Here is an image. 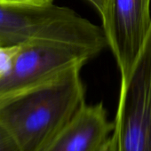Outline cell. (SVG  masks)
I'll return each instance as SVG.
<instances>
[{"mask_svg":"<svg viewBox=\"0 0 151 151\" xmlns=\"http://www.w3.org/2000/svg\"><path fill=\"white\" fill-rule=\"evenodd\" d=\"M20 46H0V78L10 71Z\"/></svg>","mask_w":151,"mask_h":151,"instance_id":"cell-7","label":"cell"},{"mask_svg":"<svg viewBox=\"0 0 151 151\" xmlns=\"http://www.w3.org/2000/svg\"><path fill=\"white\" fill-rule=\"evenodd\" d=\"M112 135L116 151H151V29L130 72L121 78Z\"/></svg>","mask_w":151,"mask_h":151,"instance_id":"cell-4","label":"cell"},{"mask_svg":"<svg viewBox=\"0 0 151 151\" xmlns=\"http://www.w3.org/2000/svg\"><path fill=\"white\" fill-rule=\"evenodd\" d=\"M1 4L14 6H45L52 3V0H0Z\"/></svg>","mask_w":151,"mask_h":151,"instance_id":"cell-9","label":"cell"},{"mask_svg":"<svg viewBox=\"0 0 151 151\" xmlns=\"http://www.w3.org/2000/svg\"><path fill=\"white\" fill-rule=\"evenodd\" d=\"M114 123L102 102L85 103L59 134L48 151H97L109 139Z\"/></svg>","mask_w":151,"mask_h":151,"instance_id":"cell-6","label":"cell"},{"mask_svg":"<svg viewBox=\"0 0 151 151\" xmlns=\"http://www.w3.org/2000/svg\"><path fill=\"white\" fill-rule=\"evenodd\" d=\"M0 151H22L12 133L0 124Z\"/></svg>","mask_w":151,"mask_h":151,"instance_id":"cell-8","label":"cell"},{"mask_svg":"<svg viewBox=\"0 0 151 151\" xmlns=\"http://www.w3.org/2000/svg\"><path fill=\"white\" fill-rule=\"evenodd\" d=\"M98 53L86 46L36 41L20 46L10 71L0 78V109L15 98L83 67Z\"/></svg>","mask_w":151,"mask_h":151,"instance_id":"cell-3","label":"cell"},{"mask_svg":"<svg viewBox=\"0 0 151 151\" xmlns=\"http://www.w3.org/2000/svg\"><path fill=\"white\" fill-rule=\"evenodd\" d=\"M97 151H116V142H115V139H114V137L112 134L109 138V139L102 145V147Z\"/></svg>","mask_w":151,"mask_h":151,"instance_id":"cell-10","label":"cell"},{"mask_svg":"<svg viewBox=\"0 0 151 151\" xmlns=\"http://www.w3.org/2000/svg\"><path fill=\"white\" fill-rule=\"evenodd\" d=\"M99 11L121 78L130 72L151 29V0H89Z\"/></svg>","mask_w":151,"mask_h":151,"instance_id":"cell-5","label":"cell"},{"mask_svg":"<svg viewBox=\"0 0 151 151\" xmlns=\"http://www.w3.org/2000/svg\"><path fill=\"white\" fill-rule=\"evenodd\" d=\"M0 46H2V45H1V43H0Z\"/></svg>","mask_w":151,"mask_h":151,"instance_id":"cell-11","label":"cell"},{"mask_svg":"<svg viewBox=\"0 0 151 151\" xmlns=\"http://www.w3.org/2000/svg\"><path fill=\"white\" fill-rule=\"evenodd\" d=\"M54 41L88 47L101 52L108 42L102 28L72 9L55 6H14L0 3V43L23 45Z\"/></svg>","mask_w":151,"mask_h":151,"instance_id":"cell-2","label":"cell"},{"mask_svg":"<svg viewBox=\"0 0 151 151\" xmlns=\"http://www.w3.org/2000/svg\"><path fill=\"white\" fill-rule=\"evenodd\" d=\"M81 68H73L0 109V124L12 133L22 151H48L86 103Z\"/></svg>","mask_w":151,"mask_h":151,"instance_id":"cell-1","label":"cell"}]
</instances>
